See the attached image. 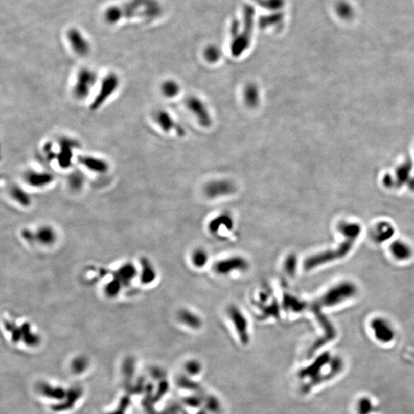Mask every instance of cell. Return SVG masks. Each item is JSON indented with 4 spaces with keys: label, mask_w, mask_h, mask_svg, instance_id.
<instances>
[{
    "label": "cell",
    "mask_w": 414,
    "mask_h": 414,
    "mask_svg": "<svg viewBox=\"0 0 414 414\" xmlns=\"http://www.w3.org/2000/svg\"><path fill=\"white\" fill-rule=\"evenodd\" d=\"M186 106L196 117L198 122L204 127L211 126L213 120L205 104L202 100L196 96H190L186 99Z\"/></svg>",
    "instance_id": "obj_6"
},
{
    "label": "cell",
    "mask_w": 414,
    "mask_h": 414,
    "mask_svg": "<svg viewBox=\"0 0 414 414\" xmlns=\"http://www.w3.org/2000/svg\"><path fill=\"white\" fill-rule=\"evenodd\" d=\"M153 121L165 133H170L174 132L179 136H183L186 134L185 129L181 124L176 122L174 118L167 110L160 109L155 111L153 113Z\"/></svg>",
    "instance_id": "obj_5"
},
{
    "label": "cell",
    "mask_w": 414,
    "mask_h": 414,
    "mask_svg": "<svg viewBox=\"0 0 414 414\" xmlns=\"http://www.w3.org/2000/svg\"><path fill=\"white\" fill-rule=\"evenodd\" d=\"M337 15L343 19H351L354 16V9L351 4L347 2H340L336 7Z\"/></svg>",
    "instance_id": "obj_27"
},
{
    "label": "cell",
    "mask_w": 414,
    "mask_h": 414,
    "mask_svg": "<svg viewBox=\"0 0 414 414\" xmlns=\"http://www.w3.org/2000/svg\"><path fill=\"white\" fill-rule=\"evenodd\" d=\"M392 256L397 260H407L412 256V249L410 247L403 241H394L389 246Z\"/></svg>",
    "instance_id": "obj_19"
},
{
    "label": "cell",
    "mask_w": 414,
    "mask_h": 414,
    "mask_svg": "<svg viewBox=\"0 0 414 414\" xmlns=\"http://www.w3.org/2000/svg\"><path fill=\"white\" fill-rule=\"evenodd\" d=\"M121 85V79L116 72H110L106 74L101 80L97 87L95 96L89 104L90 111L99 110L105 105L109 100L117 93Z\"/></svg>",
    "instance_id": "obj_2"
},
{
    "label": "cell",
    "mask_w": 414,
    "mask_h": 414,
    "mask_svg": "<svg viewBox=\"0 0 414 414\" xmlns=\"http://www.w3.org/2000/svg\"><path fill=\"white\" fill-rule=\"evenodd\" d=\"M357 293V287L350 282H343L334 285L320 297V306L334 307L349 300Z\"/></svg>",
    "instance_id": "obj_4"
},
{
    "label": "cell",
    "mask_w": 414,
    "mask_h": 414,
    "mask_svg": "<svg viewBox=\"0 0 414 414\" xmlns=\"http://www.w3.org/2000/svg\"><path fill=\"white\" fill-rule=\"evenodd\" d=\"M236 190L234 182L228 179H219L207 183L204 188V193L208 197L217 198L233 194Z\"/></svg>",
    "instance_id": "obj_12"
},
{
    "label": "cell",
    "mask_w": 414,
    "mask_h": 414,
    "mask_svg": "<svg viewBox=\"0 0 414 414\" xmlns=\"http://www.w3.org/2000/svg\"><path fill=\"white\" fill-rule=\"evenodd\" d=\"M371 328L376 340L380 343H389L395 338V331L385 319L381 317L373 319Z\"/></svg>",
    "instance_id": "obj_8"
},
{
    "label": "cell",
    "mask_w": 414,
    "mask_h": 414,
    "mask_svg": "<svg viewBox=\"0 0 414 414\" xmlns=\"http://www.w3.org/2000/svg\"><path fill=\"white\" fill-rule=\"evenodd\" d=\"M55 231L52 228L42 226L33 233V241L37 240L40 244L49 245L55 242Z\"/></svg>",
    "instance_id": "obj_20"
},
{
    "label": "cell",
    "mask_w": 414,
    "mask_h": 414,
    "mask_svg": "<svg viewBox=\"0 0 414 414\" xmlns=\"http://www.w3.org/2000/svg\"><path fill=\"white\" fill-rule=\"evenodd\" d=\"M69 182L72 188L79 189L80 187H82L83 183H84V179L79 173H74L71 176Z\"/></svg>",
    "instance_id": "obj_31"
},
{
    "label": "cell",
    "mask_w": 414,
    "mask_h": 414,
    "mask_svg": "<svg viewBox=\"0 0 414 414\" xmlns=\"http://www.w3.org/2000/svg\"><path fill=\"white\" fill-rule=\"evenodd\" d=\"M178 317L182 323L190 328H199L202 325V321L199 316L189 310L184 309L179 311Z\"/></svg>",
    "instance_id": "obj_21"
},
{
    "label": "cell",
    "mask_w": 414,
    "mask_h": 414,
    "mask_svg": "<svg viewBox=\"0 0 414 414\" xmlns=\"http://www.w3.org/2000/svg\"><path fill=\"white\" fill-rule=\"evenodd\" d=\"M243 99L245 105L249 108H256L260 102V92L254 83L246 84L243 90Z\"/></svg>",
    "instance_id": "obj_18"
},
{
    "label": "cell",
    "mask_w": 414,
    "mask_h": 414,
    "mask_svg": "<svg viewBox=\"0 0 414 414\" xmlns=\"http://www.w3.org/2000/svg\"><path fill=\"white\" fill-rule=\"evenodd\" d=\"M283 305L286 309L291 310L293 311H302L305 307V304L304 302L290 295L285 296Z\"/></svg>",
    "instance_id": "obj_28"
},
{
    "label": "cell",
    "mask_w": 414,
    "mask_h": 414,
    "mask_svg": "<svg viewBox=\"0 0 414 414\" xmlns=\"http://www.w3.org/2000/svg\"><path fill=\"white\" fill-rule=\"evenodd\" d=\"M10 195L14 200L22 206H28L31 204L30 196L19 186H12L10 189Z\"/></svg>",
    "instance_id": "obj_22"
},
{
    "label": "cell",
    "mask_w": 414,
    "mask_h": 414,
    "mask_svg": "<svg viewBox=\"0 0 414 414\" xmlns=\"http://www.w3.org/2000/svg\"><path fill=\"white\" fill-rule=\"evenodd\" d=\"M25 182L33 188H43L52 184L55 176L44 170H29L23 175Z\"/></svg>",
    "instance_id": "obj_11"
},
{
    "label": "cell",
    "mask_w": 414,
    "mask_h": 414,
    "mask_svg": "<svg viewBox=\"0 0 414 414\" xmlns=\"http://www.w3.org/2000/svg\"><path fill=\"white\" fill-rule=\"evenodd\" d=\"M233 224L234 222L232 216L228 213H222L210 221L208 226L209 230L213 234L219 233L220 228H225L229 231L233 228L234 225Z\"/></svg>",
    "instance_id": "obj_17"
},
{
    "label": "cell",
    "mask_w": 414,
    "mask_h": 414,
    "mask_svg": "<svg viewBox=\"0 0 414 414\" xmlns=\"http://www.w3.org/2000/svg\"><path fill=\"white\" fill-rule=\"evenodd\" d=\"M160 90L166 98H173L179 95L180 86L174 80H166L161 84Z\"/></svg>",
    "instance_id": "obj_23"
},
{
    "label": "cell",
    "mask_w": 414,
    "mask_h": 414,
    "mask_svg": "<svg viewBox=\"0 0 414 414\" xmlns=\"http://www.w3.org/2000/svg\"><path fill=\"white\" fill-rule=\"evenodd\" d=\"M248 268V263L241 256H234L222 259L216 262L213 267L216 273L219 274H228L232 271H244Z\"/></svg>",
    "instance_id": "obj_9"
},
{
    "label": "cell",
    "mask_w": 414,
    "mask_h": 414,
    "mask_svg": "<svg viewBox=\"0 0 414 414\" xmlns=\"http://www.w3.org/2000/svg\"><path fill=\"white\" fill-rule=\"evenodd\" d=\"M394 226L387 222H381L376 225L373 230L372 238L377 243H381L390 239L394 236Z\"/></svg>",
    "instance_id": "obj_16"
},
{
    "label": "cell",
    "mask_w": 414,
    "mask_h": 414,
    "mask_svg": "<svg viewBox=\"0 0 414 414\" xmlns=\"http://www.w3.org/2000/svg\"><path fill=\"white\" fill-rule=\"evenodd\" d=\"M78 146V143L75 140L68 137L61 138L58 153L55 154L57 164L61 168L67 169L72 165L75 156L74 153Z\"/></svg>",
    "instance_id": "obj_7"
},
{
    "label": "cell",
    "mask_w": 414,
    "mask_h": 414,
    "mask_svg": "<svg viewBox=\"0 0 414 414\" xmlns=\"http://www.w3.org/2000/svg\"><path fill=\"white\" fill-rule=\"evenodd\" d=\"M209 256L206 251L202 248H198L193 251L192 262L196 268H203L208 262Z\"/></svg>",
    "instance_id": "obj_26"
},
{
    "label": "cell",
    "mask_w": 414,
    "mask_h": 414,
    "mask_svg": "<svg viewBox=\"0 0 414 414\" xmlns=\"http://www.w3.org/2000/svg\"><path fill=\"white\" fill-rule=\"evenodd\" d=\"M297 259L295 255L291 254L285 259V270L287 274L293 276L297 270Z\"/></svg>",
    "instance_id": "obj_29"
},
{
    "label": "cell",
    "mask_w": 414,
    "mask_h": 414,
    "mask_svg": "<svg viewBox=\"0 0 414 414\" xmlns=\"http://www.w3.org/2000/svg\"><path fill=\"white\" fill-rule=\"evenodd\" d=\"M71 49L78 56H87L90 53V46L87 38L77 29H72L67 35Z\"/></svg>",
    "instance_id": "obj_14"
},
{
    "label": "cell",
    "mask_w": 414,
    "mask_h": 414,
    "mask_svg": "<svg viewBox=\"0 0 414 414\" xmlns=\"http://www.w3.org/2000/svg\"><path fill=\"white\" fill-rule=\"evenodd\" d=\"M312 311L314 313V314H315L317 320H318V321L320 322V325H321L325 334V336L321 337L320 340L316 342L315 344L314 345V348H312V350H316L318 348H320V346L325 344V343H327L328 342L332 340L335 337L336 331L333 325H331V322L329 321V320L327 318L326 316H325V314L320 311V305H319L318 304L313 305Z\"/></svg>",
    "instance_id": "obj_13"
},
{
    "label": "cell",
    "mask_w": 414,
    "mask_h": 414,
    "mask_svg": "<svg viewBox=\"0 0 414 414\" xmlns=\"http://www.w3.org/2000/svg\"><path fill=\"white\" fill-rule=\"evenodd\" d=\"M96 71L90 67H81L75 75L72 87V95L78 101H82L92 96V92L99 84Z\"/></svg>",
    "instance_id": "obj_3"
},
{
    "label": "cell",
    "mask_w": 414,
    "mask_h": 414,
    "mask_svg": "<svg viewBox=\"0 0 414 414\" xmlns=\"http://www.w3.org/2000/svg\"><path fill=\"white\" fill-rule=\"evenodd\" d=\"M142 272H141V280L144 283H150L156 278V271L151 264L147 260L142 262Z\"/></svg>",
    "instance_id": "obj_25"
},
{
    "label": "cell",
    "mask_w": 414,
    "mask_h": 414,
    "mask_svg": "<svg viewBox=\"0 0 414 414\" xmlns=\"http://www.w3.org/2000/svg\"><path fill=\"white\" fill-rule=\"evenodd\" d=\"M357 414H372L375 409L374 402L368 397H362L356 405Z\"/></svg>",
    "instance_id": "obj_24"
},
{
    "label": "cell",
    "mask_w": 414,
    "mask_h": 414,
    "mask_svg": "<svg viewBox=\"0 0 414 414\" xmlns=\"http://www.w3.org/2000/svg\"><path fill=\"white\" fill-rule=\"evenodd\" d=\"M338 231L344 237V240L336 249L328 250L308 258L304 262L305 270L309 271L317 266L344 258L351 251L358 239L361 227L356 222H343L338 225Z\"/></svg>",
    "instance_id": "obj_1"
},
{
    "label": "cell",
    "mask_w": 414,
    "mask_h": 414,
    "mask_svg": "<svg viewBox=\"0 0 414 414\" xmlns=\"http://www.w3.org/2000/svg\"><path fill=\"white\" fill-rule=\"evenodd\" d=\"M228 314L235 328L240 337L241 340L243 343H247L248 340V323L244 314L241 312L240 310L234 305H232L228 308Z\"/></svg>",
    "instance_id": "obj_15"
},
{
    "label": "cell",
    "mask_w": 414,
    "mask_h": 414,
    "mask_svg": "<svg viewBox=\"0 0 414 414\" xmlns=\"http://www.w3.org/2000/svg\"><path fill=\"white\" fill-rule=\"evenodd\" d=\"M205 57L207 61L210 62H216L219 59L220 52L217 48L211 46V47L207 48L206 50L205 51Z\"/></svg>",
    "instance_id": "obj_30"
},
{
    "label": "cell",
    "mask_w": 414,
    "mask_h": 414,
    "mask_svg": "<svg viewBox=\"0 0 414 414\" xmlns=\"http://www.w3.org/2000/svg\"><path fill=\"white\" fill-rule=\"evenodd\" d=\"M77 160L81 167L97 174H104L110 169V165L105 159L95 155H80L77 157Z\"/></svg>",
    "instance_id": "obj_10"
}]
</instances>
